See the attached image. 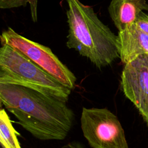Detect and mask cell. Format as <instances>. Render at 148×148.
<instances>
[{"label":"cell","mask_w":148,"mask_h":148,"mask_svg":"<svg viewBox=\"0 0 148 148\" xmlns=\"http://www.w3.org/2000/svg\"><path fill=\"white\" fill-rule=\"evenodd\" d=\"M61 148H85V147L82 143L73 140L64 145Z\"/></svg>","instance_id":"12"},{"label":"cell","mask_w":148,"mask_h":148,"mask_svg":"<svg viewBox=\"0 0 148 148\" xmlns=\"http://www.w3.org/2000/svg\"><path fill=\"white\" fill-rule=\"evenodd\" d=\"M124 95L134 104L148 125V55L142 54L124 64L121 75Z\"/></svg>","instance_id":"6"},{"label":"cell","mask_w":148,"mask_h":148,"mask_svg":"<svg viewBox=\"0 0 148 148\" xmlns=\"http://www.w3.org/2000/svg\"><path fill=\"white\" fill-rule=\"evenodd\" d=\"M66 1L69 28L66 46L75 49L99 69L120 58L117 36L100 20L93 8L79 0Z\"/></svg>","instance_id":"2"},{"label":"cell","mask_w":148,"mask_h":148,"mask_svg":"<svg viewBox=\"0 0 148 148\" xmlns=\"http://www.w3.org/2000/svg\"><path fill=\"white\" fill-rule=\"evenodd\" d=\"M143 11H148L146 0H112L108 7L109 16L119 31L134 24Z\"/></svg>","instance_id":"8"},{"label":"cell","mask_w":148,"mask_h":148,"mask_svg":"<svg viewBox=\"0 0 148 148\" xmlns=\"http://www.w3.org/2000/svg\"><path fill=\"white\" fill-rule=\"evenodd\" d=\"M0 84L23 86L65 102L71 92V89L8 45L0 49Z\"/></svg>","instance_id":"3"},{"label":"cell","mask_w":148,"mask_h":148,"mask_svg":"<svg viewBox=\"0 0 148 148\" xmlns=\"http://www.w3.org/2000/svg\"><path fill=\"white\" fill-rule=\"evenodd\" d=\"M80 124L83 134L92 148H128L120 121L108 109L83 107Z\"/></svg>","instance_id":"4"},{"label":"cell","mask_w":148,"mask_h":148,"mask_svg":"<svg viewBox=\"0 0 148 148\" xmlns=\"http://www.w3.org/2000/svg\"><path fill=\"white\" fill-rule=\"evenodd\" d=\"M117 47L120 58L124 64L142 54L148 55V35L134 24L117 35Z\"/></svg>","instance_id":"7"},{"label":"cell","mask_w":148,"mask_h":148,"mask_svg":"<svg viewBox=\"0 0 148 148\" xmlns=\"http://www.w3.org/2000/svg\"><path fill=\"white\" fill-rule=\"evenodd\" d=\"M38 0H0L1 9H12L20 6H25L29 4L31 18L35 23L37 21V4Z\"/></svg>","instance_id":"10"},{"label":"cell","mask_w":148,"mask_h":148,"mask_svg":"<svg viewBox=\"0 0 148 148\" xmlns=\"http://www.w3.org/2000/svg\"><path fill=\"white\" fill-rule=\"evenodd\" d=\"M0 39L1 45L17 49L64 86L71 90L75 88V75L49 47L21 36L10 27L2 32Z\"/></svg>","instance_id":"5"},{"label":"cell","mask_w":148,"mask_h":148,"mask_svg":"<svg viewBox=\"0 0 148 148\" xmlns=\"http://www.w3.org/2000/svg\"><path fill=\"white\" fill-rule=\"evenodd\" d=\"M0 100L18 123L39 140H63L72 127L75 114L66 102L38 91L0 84Z\"/></svg>","instance_id":"1"},{"label":"cell","mask_w":148,"mask_h":148,"mask_svg":"<svg viewBox=\"0 0 148 148\" xmlns=\"http://www.w3.org/2000/svg\"><path fill=\"white\" fill-rule=\"evenodd\" d=\"M8 113L4 109L0 111V143L2 148H21L17 135Z\"/></svg>","instance_id":"9"},{"label":"cell","mask_w":148,"mask_h":148,"mask_svg":"<svg viewBox=\"0 0 148 148\" xmlns=\"http://www.w3.org/2000/svg\"><path fill=\"white\" fill-rule=\"evenodd\" d=\"M135 24L140 30L148 35V14L144 12H142L139 14Z\"/></svg>","instance_id":"11"}]
</instances>
